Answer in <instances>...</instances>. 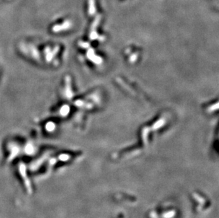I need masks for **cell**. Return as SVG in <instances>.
<instances>
[{
	"label": "cell",
	"instance_id": "obj_1",
	"mask_svg": "<svg viewBox=\"0 0 219 218\" xmlns=\"http://www.w3.org/2000/svg\"><path fill=\"white\" fill-rule=\"evenodd\" d=\"M89 11L90 14H94L95 13V0H89Z\"/></svg>",
	"mask_w": 219,
	"mask_h": 218
}]
</instances>
